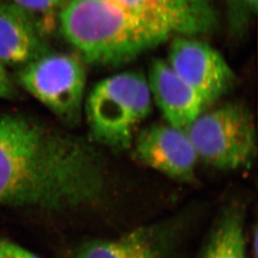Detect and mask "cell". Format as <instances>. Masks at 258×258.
Wrapping results in <instances>:
<instances>
[{
	"label": "cell",
	"instance_id": "14",
	"mask_svg": "<svg viewBox=\"0 0 258 258\" xmlns=\"http://www.w3.org/2000/svg\"><path fill=\"white\" fill-rule=\"evenodd\" d=\"M9 1L24 8L29 12L36 14L53 13L58 8L63 7L68 0H1Z\"/></svg>",
	"mask_w": 258,
	"mask_h": 258
},
{
	"label": "cell",
	"instance_id": "11",
	"mask_svg": "<svg viewBox=\"0 0 258 258\" xmlns=\"http://www.w3.org/2000/svg\"><path fill=\"white\" fill-rule=\"evenodd\" d=\"M74 258H163L153 231L138 229L115 240L88 241Z\"/></svg>",
	"mask_w": 258,
	"mask_h": 258
},
{
	"label": "cell",
	"instance_id": "1",
	"mask_svg": "<svg viewBox=\"0 0 258 258\" xmlns=\"http://www.w3.org/2000/svg\"><path fill=\"white\" fill-rule=\"evenodd\" d=\"M106 166L95 146L18 114L0 115V207L60 212L102 198Z\"/></svg>",
	"mask_w": 258,
	"mask_h": 258
},
{
	"label": "cell",
	"instance_id": "6",
	"mask_svg": "<svg viewBox=\"0 0 258 258\" xmlns=\"http://www.w3.org/2000/svg\"><path fill=\"white\" fill-rule=\"evenodd\" d=\"M166 62L207 105L216 102L233 86L236 76L217 49L192 37L173 39Z\"/></svg>",
	"mask_w": 258,
	"mask_h": 258
},
{
	"label": "cell",
	"instance_id": "9",
	"mask_svg": "<svg viewBox=\"0 0 258 258\" xmlns=\"http://www.w3.org/2000/svg\"><path fill=\"white\" fill-rule=\"evenodd\" d=\"M49 52L36 15L9 1L0 2V62L22 66Z\"/></svg>",
	"mask_w": 258,
	"mask_h": 258
},
{
	"label": "cell",
	"instance_id": "17",
	"mask_svg": "<svg viewBox=\"0 0 258 258\" xmlns=\"http://www.w3.org/2000/svg\"><path fill=\"white\" fill-rule=\"evenodd\" d=\"M254 258H257V257H254Z\"/></svg>",
	"mask_w": 258,
	"mask_h": 258
},
{
	"label": "cell",
	"instance_id": "3",
	"mask_svg": "<svg viewBox=\"0 0 258 258\" xmlns=\"http://www.w3.org/2000/svg\"><path fill=\"white\" fill-rule=\"evenodd\" d=\"M151 100L147 79L138 72L100 81L86 102L90 140L113 151L127 150L135 129L151 113Z\"/></svg>",
	"mask_w": 258,
	"mask_h": 258
},
{
	"label": "cell",
	"instance_id": "12",
	"mask_svg": "<svg viewBox=\"0 0 258 258\" xmlns=\"http://www.w3.org/2000/svg\"><path fill=\"white\" fill-rule=\"evenodd\" d=\"M202 258H247L241 207L232 206L223 213Z\"/></svg>",
	"mask_w": 258,
	"mask_h": 258
},
{
	"label": "cell",
	"instance_id": "2",
	"mask_svg": "<svg viewBox=\"0 0 258 258\" xmlns=\"http://www.w3.org/2000/svg\"><path fill=\"white\" fill-rule=\"evenodd\" d=\"M59 24L86 62L102 66L130 62L170 37L113 0H68Z\"/></svg>",
	"mask_w": 258,
	"mask_h": 258
},
{
	"label": "cell",
	"instance_id": "15",
	"mask_svg": "<svg viewBox=\"0 0 258 258\" xmlns=\"http://www.w3.org/2000/svg\"><path fill=\"white\" fill-rule=\"evenodd\" d=\"M0 258H41L14 241L0 239Z\"/></svg>",
	"mask_w": 258,
	"mask_h": 258
},
{
	"label": "cell",
	"instance_id": "8",
	"mask_svg": "<svg viewBox=\"0 0 258 258\" xmlns=\"http://www.w3.org/2000/svg\"><path fill=\"white\" fill-rule=\"evenodd\" d=\"M134 156L144 165L178 180H190L198 161L190 138L184 130L152 125L135 141Z\"/></svg>",
	"mask_w": 258,
	"mask_h": 258
},
{
	"label": "cell",
	"instance_id": "7",
	"mask_svg": "<svg viewBox=\"0 0 258 258\" xmlns=\"http://www.w3.org/2000/svg\"><path fill=\"white\" fill-rule=\"evenodd\" d=\"M169 36L209 34L217 25L212 0H113Z\"/></svg>",
	"mask_w": 258,
	"mask_h": 258
},
{
	"label": "cell",
	"instance_id": "16",
	"mask_svg": "<svg viewBox=\"0 0 258 258\" xmlns=\"http://www.w3.org/2000/svg\"><path fill=\"white\" fill-rule=\"evenodd\" d=\"M15 85L13 84L4 63L0 62V98L13 99L17 94Z\"/></svg>",
	"mask_w": 258,
	"mask_h": 258
},
{
	"label": "cell",
	"instance_id": "4",
	"mask_svg": "<svg viewBox=\"0 0 258 258\" xmlns=\"http://www.w3.org/2000/svg\"><path fill=\"white\" fill-rule=\"evenodd\" d=\"M185 132L198 158L217 168H245L256 158L257 137L253 117L238 103L202 112Z\"/></svg>",
	"mask_w": 258,
	"mask_h": 258
},
{
	"label": "cell",
	"instance_id": "13",
	"mask_svg": "<svg viewBox=\"0 0 258 258\" xmlns=\"http://www.w3.org/2000/svg\"><path fill=\"white\" fill-rule=\"evenodd\" d=\"M231 31L243 34L257 13L258 0H224Z\"/></svg>",
	"mask_w": 258,
	"mask_h": 258
},
{
	"label": "cell",
	"instance_id": "10",
	"mask_svg": "<svg viewBox=\"0 0 258 258\" xmlns=\"http://www.w3.org/2000/svg\"><path fill=\"white\" fill-rule=\"evenodd\" d=\"M146 79L151 98L171 126L185 131L207 107L200 95L163 59L151 63Z\"/></svg>",
	"mask_w": 258,
	"mask_h": 258
},
{
	"label": "cell",
	"instance_id": "5",
	"mask_svg": "<svg viewBox=\"0 0 258 258\" xmlns=\"http://www.w3.org/2000/svg\"><path fill=\"white\" fill-rule=\"evenodd\" d=\"M20 85L66 124L81 119L86 89V71L70 54L47 52L22 66Z\"/></svg>",
	"mask_w": 258,
	"mask_h": 258
}]
</instances>
